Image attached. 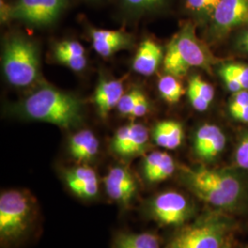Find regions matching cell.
I'll return each mask as SVG.
<instances>
[{
	"label": "cell",
	"mask_w": 248,
	"mask_h": 248,
	"mask_svg": "<svg viewBox=\"0 0 248 248\" xmlns=\"http://www.w3.org/2000/svg\"><path fill=\"white\" fill-rule=\"evenodd\" d=\"M193 205L186 196L166 191L155 196L150 203L152 217L165 225H182L193 214Z\"/></svg>",
	"instance_id": "ba28073f"
},
{
	"label": "cell",
	"mask_w": 248,
	"mask_h": 248,
	"mask_svg": "<svg viewBox=\"0 0 248 248\" xmlns=\"http://www.w3.org/2000/svg\"><path fill=\"white\" fill-rule=\"evenodd\" d=\"M158 90L162 98L169 104H176L183 96L185 89L177 77L167 74L158 81Z\"/></svg>",
	"instance_id": "7402d4cb"
},
{
	"label": "cell",
	"mask_w": 248,
	"mask_h": 248,
	"mask_svg": "<svg viewBox=\"0 0 248 248\" xmlns=\"http://www.w3.org/2000/svg\"><path fill=\"white\" fill-rule=\"evenodd\" d=\"M219 73H220V76L222 78L225 87L230 91L231 93L234 94V93H237L239 91L244 90L242 85L238 82V80L234 78V76L232 74H231L228 70H226L223 66L220 68Z\"/></svg>",
	"instance_id": "4dcf8cb0"
},
{
	"label": "cell",
	"mask_w": 248,
	"mask_h": 248,
	"mask_svg": "<svg viewBox=\"0 0 248 248\" xmlns=\"http://www.w3.org/2000/svg\"><path fill=\"white\" fill-rule=\"evenodd\" d=\"M149 110V102L146 96H143L139 103L133 108V112L130 117L133 118H140L145 115Z\"/></svg>",
	"instance_id": "1f68e13d"
},
{
	"label": "cell",
	"mask_w": 248,
	"mask_h": 248,
	"mask_svg": "<svg viewBox=\"0 0 248 248\" xmlns=\"http://www.w3.org/2000/svg\"><path fill=\"white\" fill-rule=\"evenodd\" d=\"M104 185L108 197L121 204L130 203L137 191V185L132 173L123 167L109 169L104 178Z\"/></svg>",
	"instance_id": "7c38bea8"
},
{
	"label": "cell",
	"mask_w": 248,
	"mask_h": 248,
	"mask_svg": "<svg viewBox=\"0 0 248 248\" xmlns=\"http://www.w3.org/2000/svg\"></svg>",
	"instance_id": "74e56055"
},
{
	"label": "cell",
	"mask_w": 248,
	"mask_h": 248,
	"mask_svg": "<svg viewBox=\"0 0 248 248\" xmlns=\"http://www.w3.org/2000/svg\"><path fill=\"white\" fill-rule=\"evenodd\" d=\"M248 107V90H242L232 94L229 103V111L231 115L238 112Z\"/></svg>",
	"instance_id": "f546056e"
},
{
	"label": "cell",
	"mask_w": 248,
	"mask_h": 248,
	"mask_svg": "<svg viewBox=\"0 0 248 248\" xmlns=\"http://www.w3.org/2000/svg\"><path fill=\"white\" fill-rule=\"evenodd\" d=\"M149 141L147 128L140 124H127L117 130L112 141V151L124 157L140 155L145 150Z\"/></svg>",
	"instance_id": "30bf717a"
},
{
	"label": "cell",
	"mask_w": 248,
	"mask_h": 248,
	"mask_svg": "<svg viewBox=\"0 0 248 248\" xmlns=\"http://www.w3.org/2000/svg\"><path fill=\"white\" fill-rule=\"evenodd\" d=\"M143 96L145 95L142 93V91L137 89H133L128 93H124V96L119 101L117 109L122 115L130 117L133 108L139 103Z\"/></svg>",
	"instance_id": "d4e9b609"
},
{
	"label": "cell",
	"mask_w": 248,
	"mask_h": 248,
	"mask_svg": "<svg viewBox=\"0 0 248 248\" xmlns=\"http://www.w3.org/2000/svg\"></svg>",
	"instance_id": "8d00e7d4"
},
{
	"label": "cell",
	"mask_w": 248,
	"mask_h": 248,
	"mask_svg": "<svg viewBox=\"0 0 248 248\" xmlns=\"http://www.w3.org/2000/svg\"><path fill=\"white\" fill-rule=\"evenodd\" d=\"M90 1H97V0H90Z\"/></svg>",
	"instance_id": "d590c367"
},
{
	"label": "cell",
	"mask_w": 248,
	"mask_h": 248,
	"mask_svg": "<svg viewBox=\"0 0 248 248\" xmlns=\"http://www.w3.org/2000/svg\"><path fill=\"white\" fill-rule=\"evenodd\" d=\"M164 70L180 78L192 67L208 68L209 53L196 35L195 26L187 21L173 37L164 56Z\"/></svg>",
	"instance_id": "277c9868"
},
{
	"label": "cell",
	"mask_w": 248,
	"mask_h": 248,
	"mask_svg": "<svg viewBox=\"0 0 248 248\" xmlns=\"http://www.w3.org/2000/svg\"><path fill=\"white\" fill-rule=\"evenodd\" d=\"M115 248H160V239L153 232L121 233L116 238Z\"/></svg>",
	"instance_id": "44dd1931"
},
{
	"label": "cell",
	"mask_w": 248,
	"mask_h": 248,
	"mask_svg": "<svg viewBox=\"0 0 248 248\" xmlns=\"http://www.w3.org/2000/svg\"><path fill=\"white\" fill-rule=\"evenodd\" d=\"M18 112L28 119L71 128L80 124L82 106L79 99L50 86L41 87L18 105Z\"/></svg>",
	"instance_id": "7a4b0ae2"
},
{
	"label": "cell",
	"mask_w": 248,
	"mask_h": 248,
	"mask_svg": "<svg viewBox=\"0 0 248 248\" xmlns=\"http://www.w3.org/2000/svg\"><path fill=\"white\" fill-rule=\"evenodd\" d=\"M64 181L74 194L82 199L98 195V179L95 170L87 166L69 169L63 174Z\"/></svg>",
	"instance_id": "5bb4252c"
},
{
	"label": "cell",
	"mask_w": 248,
	"mask_h": 248,
	"mask_svg": "<svg viewBox=\"0 0 248 248\" xmlns=\"http://www.w3.org/2000/svg\"><path fill=\"white\" fill-rule=\"evenodd\" d=\"M54 51L68 53L75 56H86L84 47L79 43L74 41H63L57 44L54 48Z\"/></svg>",
	"instance_id": "f1b7e54d"
},
{
	"label": "cell",
	"mask_w": 248,
	"mask_h": 248,
	"mask_svg": "<svg viewBox=\"0 0 248 248\" xmlns=\"http://www.w3.org/2000/svg\"><path fill=\"white\" fill-rule=\"evenodd\" d=\"M56 61L76 72L82 71L87 66L86 56H75L68 53L54 51Z\"/></svg>",
	"instance_id": "484cf974"
},
{
	"label": "cell",
	"mask_w": 248,
	"mask_h": 248,
	"mask_svg": "<svg viewBox=\"0 0 248 248\" xmlns=\"http://www.w3.org/2000/svg\"><path fill=\"white\" fill-rule=\"evenodd\" d=\"M226 146V136L222 129L214 124H203L194 135L193 149L196 155L206 162L218 157Z\"/></svg>",
	"instance_id": "8fae6325"
},
{
	"label": "cell",
	"mask_w": 248,
	"mask_h": 248,
	"mask_svg": "<svg viewBox=\"0 0 248 248\" xmlns=\"http://www.w3.org/2000/svg\"><path fill=\"white\" fill-rule=\"evenodd\" d=\"M123 7L133 15H144L161 9L168 0H121Z\"/></svg>",
	"instance_id": "603a6c76"
},
{
	"label": "cell",
	"mask_w": 248,
	"mask_h": 248,
	"mask_svg": "<svg viewBox=\"0 0 248 248\" xmlns=\"http://www.w3.org/2000/svg\"><path fill=\"white\" fill-rule=\"evenodd\" d=\"M66 5L67 0H15L12 4L1 0V19L49 26L59 18Z\"/></svg>",
	"instance_id": "52a82bcc"
},
{
	"label": "cell",
	"mask_w": 248,
	"mask_h": 248,
	"mask_svg": "<svg viewBox=\"0 0 248 248\" xmlns=\"http://www.w3.org/2000/svg\"><path fill=\"white\" fill-rule=\"evenodd\" d=\"M238 80L243 89L248 90V65L237 62H231L222 65Z\"/></svg>",
	"instance_id": "83f0119b"
},
{
	"label": "cell",
	"mask_w": 248,
	"mask_h": 248,
	"mask_svg": "<svg viewBox=\"0 0 248 248\" xmlns=\"http://www.w3.org/2000/svg\"><path fill=\"white\" fill-rule=\"evenodd\" d=\"M3 70L10 85L25 88L34 83L40 71L38 47L21 35L9 37L2 54Z\"/></svg>",
	"instance_id": "5b68a950"
},
{
	"label": "cell",
	"mask_w": 248,
	"mask_h": 248,
	"mask_svg": "<svg viewBox=\"0 0 248 248\" xmlns=\"http://www.w3.org/2000/svg\"><path fill=\"white\" fill-rule=\"evenodd\" d=\"M124 93L123 80H100L94 93V102L98 115L101 118H107L108 113L117 108Z\"/></svg>",
	"instance_id": "9a60e30c"
},
{
	"label": "cell",
	"mask_w": 248,
	"mask_h": 248,
	"mask_svg": "<svg viewBox=\"0 0 248 248\" xmlns=\"http://www.w3.org/2000/svg\"><path fill=\"white\" fill-rule=\"evenodd\" d=\"M214 34L224 35L248 22V0H222L211 18Z\"/></svg>",
	"instance_id": "9c48e42d"
},
{
	"label": "cell",
	"mask_w": 248,
	"mask_h": 248,
	"mask_svg": "<svg viewBox=\"0 0 248 248\" xmlns=\"http://www.w3.org/2000/svg\"><path fill=\"white\" fill-rule=\"evenodd\" d=\"M222 0H185L186 8L199 18H212Z\"/></svg>",
	"instance_id": "cb8c5ba5"
},
{
	"label": "cell",
	"mask_w": 248,
	"mask_h": 248,
	"mask_svg": "<svg viewBox=\"0 0 248 248\" xmlns=\"http://www.w3.org/2000/svg\"><path fill=\"white\" fill-rule=\"evenodd\" d=\"M234 158L237 167L248 173V133L241 137L236 146Z\"/></svg>",
	"instance_id": "4316f807"
},
{
	"label": "cell",
	"mask_w": 248,
	"mask_h": 248,
	"mask_svg": "<svg viewBox=\"0 0 248 248\" xmlns=\"http://www.w3.org/2000/svg\"><path fill=\"white\" fill-rule=\"evenodd\" d=\"M232 227L227 215L208 213L179 231L170 248H222Z\"/></svg>",
	"instance_id": "8992f818"
},
{
	"label": "cell",
	"mask_w": 248,
	"mask_h": 248,
	"mask_svg": "<svg viewBox=\"0 0 248 248\" xmlns=\"http://www.w3.org/2000/svg\"><path fill=\"white\" fill-rule=\"evenodd\" d=\"M163 59V50L155 42L147 39L139 46L133 59V71L142 75L151 76L157 70Z\"/></svg>",
	"instance_id": "e0dca14e"
},
{
	"label": "cell",
	"mask_w": 248,
	"mask_h": 248,
	"mask_svg": "<svg viewBox=\"0 0 248 248\" xmlns=\"http://www.w3.org/2000/svg\"><path fill=\"white\" fill-rule=\"evenodd\" d=\"M90 36L94 50L105 58L128 48L132 44L131 36L121 30L91 29Z\"/></svg>",
	"instance_id": "4fadbf2b"
},
{
	"label": "cell",
	"mask_w": 248,
	"mask_h": 248,
	"mask_svg": "<svg viewBox=\"0 0 248 248\" xmlns=\"http://www.w3.org/2000/svg\"><path fill=\"white\" fill-rule=\"evenodd\" d=\"M222 248H232V246H231L230 242H228V241H226V243L223 245V247Z\"/></svg>",
	"instance_id": "e575fe53"
},
{
	"label": "cell",
	"mask_w": 248,
	"mask_h": 248,
	"mask_svg": "<svg viewBox=\"0 0 248 248\" xmlns=\"http://www.w3.org/2000/svg\"><path fill=\"white\" fill-rule=\"evenodd\" d=\"M183 180L199 199L219 210L236 212L248 204V182L235 170L185 169Z\"/></svg>",
	"instance_id": "6da1fadb"
},
{
	"label": "cell",
	"mask_w": 248,
	"mask_h": 248,
	"mask_svg": "<svg viewBox=\"0 0 248 248\" xmlns=\"http://www.w3.org/2000/svg\"><path fill=\"white\" fill-rule=\"evenodd\" d=\"M153 139L160 147L174 150L184 140L183 127L176 121H162L154 127Z\"/></svg>",
	"instance_id": "d6986e66"
},
{
	"label": "cell",
	"mask_w": 248,
	"mask_h": 248,
	"mask_svg": "<svg viewBox=\"0 0 248 248\" xmlns=\"http://www.w3.org/2000/svg\"><path fill=\"white\" fill-rule=\"evenodd\" d=\"M68 147L72 157L77 162L84 164L96 157L99 148V142L93 132L82 130L72 135Z\"/></svg>",
	"instance_id": "ac0fdd59"
},
{
	"label": "cell",
	"mask_w": 248,
	"mask_h": 248,
	"mask_svg": "<svg viewBox=\"0 0 248 248\" xmlns=\"http://www.w3.org/2000/svg\"><path fill=\"white\" fill-rule=\"evenodd\" d=\"M232 117L234 120L240 122V123L248 124V108H244V109H242V110H240L238 112L232 114Z\"/></svg>",
	"instance_id": "d6a6232c"
},
{
	"label": "cell",
	"mask_w": 248,
	"mask_h": 248,
	"mask_svg": "<svg viewBox=\"0 0 248 248\" xmlns=\"http://www.w3.org/2000/svg\"><path fill=\"white\" fill-rule=\"evenodd\" d=\"M36 202L29 191L9 189L0 196V240L12 244L31 228L35 217Z\"/></svg>",
	"instance_id": "3957f363"
},
{
	"label": "cell",
	"mask_w": 248,
	"mask_h": 248,
	"mask_svg": "<svg viewBox=\"0 0 248 248\" xmlns=\"http://www.w3.org/2000/svg\"><path fill=\"white\" fill-rule=\"evenodd\" d=\"M188 99L198 111H205L209 108L214 98L213 86L202 79L200 76H193L188 82Z\"/></svg>",
	"instance_id": "ffe728a7"
},
{
	"label": "cell",
	"mask_w": 248,
	"mask_h": 248,
	"mask_svg": "<svg viewBox=\"0 0 248 248\" xmlns=\"http://www.w3.org/2000/svg\"><path fill=\"white\" fill-rule=\"evenodd\" d=\"M240 48L248 53V30H247L239 39Z\"/></svg>",
	"instance_id": "836d02e7"
},
{
	"label": "cell",
	"mask_w": 248,
	"mask_h": 248,
	"mask_svg": "<svg viewBox=\"0 0 248 248\" xmlns=\"http://www.w3.org/2000/svg\"><path fill=\"white\" fill-rule=\"evenodd\" d=\"M175 170V161L165 152L150 153L143 161V174L150 183H158L168 179Z\"/></svg>",
	"instance_id": "2e32d148"
}]
</instances>
